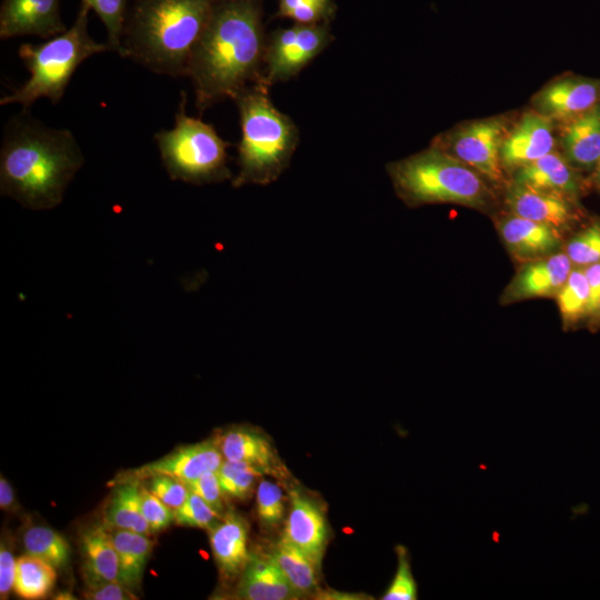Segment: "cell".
Here are the masks:
<instances>
[{
	"mask_svg": "<svg viewBox=\"0 0 600 600\" xmlns=\"http://www.w3.org/2000/svg\"><path fill=\"white\" fill-rule=\"evenodd\" d=\"M553 146L549 121L539 114L527 113L502 141L500 159L508 167H522L550 153Z\"/></svg>",
	"mask_w": 600,
	"mask_h": 600,
	"instance_id": "15",
	"label": "cell"
},
{
	"mask_svg": "<svg viewBox=\"0 0 600 600\" xmlns=\"http://www.w3.org/2000/svg\"><path fill=\"white\" fill-rule=\"evenodd\" d=\"M186 102V93L182 92L174 126L154 136L167 173L172 180L191 184L222 182L231 178L227 152L229 143L211 124L189 116Z\"/></svg>",
	"mask_w": 600,
	"mask_h": 600,
	"instance_id": "7",
	"label": "cell"
},
{
	"mask_svg": "<svg viewBox=\"0 0 600 600\" xmlns=\"http://www.w3.org/2000/svg\"><path fill=\"white\" fill-rule=\"evenodd\" d=\"M140 506L151 532H158L168 528L172 520H174L173 510L146 488H140Z\"/></svg>",
	"mask_w": 600,
	"mask_h": 600,
	"instance_id": "38",
	"label": "cell"
},
{
	"mask_svg": "<svg viewBox=\"0 0 600 600\" xmlns=\"http://www.w3.org/2000/svg\"><path fill=\"white\" fill-rule=\"evenodd\" d=\"M241 139L239 171L232 186L269 184L288 168L299 143L292 119L278 110L269 98V87L254 84L234 98Z\"/></svg>",
	"mask_w": 600,
	"mask_h": 600,
	"instance_id": "4",
	"label": "cell"
},
{
	"mask_svg": "<svg viewBox=\"0 0 600 600\" xmlns=\"http://www.w3.org/2000/svg\"><path fill=\"white\" fill-rule=\"evenodd\" d=\"M0 508L10 512L18 508L13 488L2 476L0 478Z\"/></svg>",
	"mask_w": 600,
	"mask_h": 600,
	"instance_id": "43",
	"label": "cell"
},
{
	"mask_svg": "<svg viewBox=\"0 0 600 600\" xmlns=\"http://www.w3.org/2000/svg\"><path fill=\"white\" fill-rule=\"evenodd\" d=\"M396 553L398 559L397 571L381 599L416 600L418 599V588L411 571L409 552L406 547L398 544Z\"/></svg>",
	"mask_w": 600,
	"mask_h": 600,
	"instance_id": "35",
	"label": "cell"
},
{
	"mask_svg": "<svg viewBox=\"0 0 600 600\" xmlns=\"http://www.w3.org/2000/svg\"><path fill=\"white\" fill-rule=\"evenodd\" d=\"M599 96V84L594 81L566 78L547 87L539 94L537 106L553 118L574 119L597 106Z\"/></svg>",
	"mask_w": 600,
	"mask_h": 600,
	"instance_id": "18",
	"label": "cell"
},
{
	"mask_svg": "<svg viewBox=\"0 0 600 600\" xmlns=\"http://www.w3.org/2000/svg\"><path fill=\"white\" fill-rule=\"evenodd\" d=\"M217 473L226 496L244 499L251 493L257 478L264 472L247 462L224 460Z\"/></svg>",
	"mask_w": 600,
	"mask_h": 600,
	"instance_id": "30",
	"label": "cell"
},
{
	"mask_svg": "<svg viewBox=\"0 0 600 600\" xmlns=\"http://www.w3.org/2000/svg\"><path fill=\"white\" fill-rule=\"evenodd\" d=\"M119 559L120 581L129 588L138 586L152 550V541L147 534L109 529Z\"/></svg>",
	"mask_w": 600,
	"mask_h": 600,
	"instance_id": "24",
	"label": "cell"
},
{
	"mask_svg": "<svg viewBox=\"0 0 600 600\" xmlns=\"http://www.w3.org/2000/svg\"><path fill=\"white\" fill-rule=\"evenodd\" d=\"M566 253L572 264L587 267L600 262V222L578 232L567 244Z\"/></svg>",
	"mask_w": 600,
	"mask_h": 600,
	"instance_id": "33",
	"label": "cell"
},
{
	"mask_svg": "<svg viewBox=\"0 0 600 600\" xmlns=\"http://www.w3.org/2000/svg\"><path fill=\"white\" fill-rule=\"evenodd\" d=\"M572 270L566 252H554L523 266L504 292L506 302L557 296Z\"/></svg>",
	"mask_w": 600,
	"mask_h": 600,
	"instance_id": "13",
	"label": "cell"
},
{
	"mask_svg": "<svg viewBox=\"0 0 600 600\" xmlns=\"http://www.w3.org/2000/svg\"><path fill=\"white\" fill-rule=\"evenodd\" d=\"M268 556L274 561L299 597L317 589L319 566L282 537Z\"/></svg>",
	"mask_w": 600,
	"mask_h": 600,
	"instance_id": "25",
	"label": "cell"
},
{
	"mask_svg": "<svg viewBox=\"0 0 600 600\" xmlns=\"http://www.w3.org/2000/svg\"><path fill=\"white\" fill-rule=\"evenodd\" d=\"M128 0H82L103 22L111 51L120 53L121 40L127 20Z\"/></svg>",
	"mask_w": 600,
	"mask_h": 600,
	"instance_id": "31",
	"label": "cell"
},
{
	"mask_svg": "<svg viewBox=\"0 0 600 600\" xmlns=\"http://www.w3.org/2000/svg\"><path fill=\"white\" fill-rule=\"evenodd\" d=\"M216 0H136L120 56L158 74L187 77Z\"/></svg>",
	"mask_w": 600,
	"mask_h": 600,
	"instance_id": "3",
	"label": "cell"
},
{
	"mask_svg": "<svg viewBox=\"0 0 600 600\" xmlns=\"http://www.w3.org/2000/svg\"><path fill=\"white\" fill-rule=\"evenodd\" d=\"M282 538L320 566L328 528L322 508L300 490L291 492V506Z\"/></svg>",
	"mask_w": 600,
	"mask_h": 600,
	"instance_id": "11",
	"label": "cell"
},
{
	"mask_svg": "<svg viewBox=\"0 0 600 600\" xmlns=\"http://www.w3.org/2000/svg\"><path fill=\"white\" fill-rule=\"evenodd\" d=\"M266 43L260 0H216L188 67L199 113L264 84Z\"/></svg>",
	"mask_w": 600,
	"mask_h": 600,
	"instance_id": "1",
	"label": "cell"
},
{
	"mask_svg": "<svg viewBox=\"0 0 600 600\" xmlns=\"http://www.w3.org/2000/svg\"><path fill=\"white\" fill-rule=\"evenodd\" d=\"M60 0H3L0 9V39L34 36L50 39L66 31Z\"/></svg>",
	"mask_w": 600,
	"mask_h": 600,
	"instance_id": "10",
	"label": "cell"
},
{
	"mask_svg": "<svg viewBox=\"0 0 600 600\" xmlns=\"http://www.w3.org/2000/svg\"><path fill=\"white\" fill-rule=\"evenodd\" d=\"M507 203L514 216L557 229L574 219L573 209L566 196L518 182L509 189Z\"/></svg>",
	"mask_w": 600,
	"mask_h": 600,
	"instance_id": "14",
	"label": "cell"
},
{
	"mask_svg": "<svg viewBox=\"0 0 600 600\" xmlns=\"http://www.w3.org/2000/svg\"><path fill=\"white\" fill-rule=\"evenodd\" d=\"M333 40L327 23L299 24L278 29L268 38L263 59V81L270 87L296 77Z\"/></svg>",
	"mask_w": 600,
	"mask_h": 600,
	"instance_id": "8",
	"label": "cell"
},
{
	"mask_svg": "<svg viewBox=\"0 0 600 600\" xmlns=\"http://www.w3.org/2000/svg\"><path fill=\"white\" fill-rule=\"evenodd\" d=\"M516 182L563 196L576 194L578 191L572 170L560 156L552 152L520 167Z\"/></svg>",
	"mask_w": 600,
	"mask_h": 600,
	"instance_id": "23",
	"label": "cell"
},
{
	"mask_svg": "<svg viewBox=\"0 0 600 600\" xmlns=\"http://www.w3.org/2000/svg\"><path fill=\"white\" fill-rule=\"evenodd\" d=\"M237 597L246 600H288L299 594L269 557L251 554L240 574Z\"/></svg>",
	"mask_w": 600,
	"mask_h": 600,
	"instance_id": "19",
	"label": "cell"
},
{
	"mask_svg": "<svg viewBox=\"0 0 600 600\" xmlns=\"http://www.w3.org/2000/svg\"><path fill=\"white\" fill-rule=\"evenodd\" d=\"M84 157L68 129L44 126L20 114L3 131L0 148V192L30 210L59 206Z\"/></svg>",
	"mask_w": 600,
	"mask_h": 600,
	"instance_id": "2",
	"label": "cell"
},
{
	"mask_svg": "<svg viewBox=\"0 0 600 600\" xmlns=\"http://www.w3.org/2000/svg\"><path fill=\"white\" fill-rule=\"evenodd\" d=\"M597 183L600 186V160L598 162L597 173H596Z\"/></svg>",
	"mask_w": 600,
	"mask_h": 600,
	"instance_id": "44",
	"label": "cell"
},
{
	"mask_svg": "<svg viewBox=\"0 0 600 600\" xmlns=\"http://www.w3.org/2000/svg\"><path fill=\"white\" fill-rule=\"evenodd\" d=\"M562 320L570 326L588 314L589 286L583 268H572L567 281L557 293Z\"/></svg>",
	"mask_w": 600,
	"mask_h": 600,
	"instance_id": "29",
	"label": "cell"
},
{
	"mask_svg": "<svg viewBox=\"0 0 600 600\" xmlns=\"http://www.w3.org/2000/svg\"><path fill=\"white\" fill-rule=\"evenodd\" d=\"M594 316L600 318V301H599V306H598V309H597Z\"/></svg>",
	"mask_w": 600,
	"mask_h": 600,
	"instance_id": "45",
	"label": "cell"
},
{
	"mask_svg": "<svg viewBox=\"0 0 600 600\" xmlns=\"http://www.w3.org/2000/svg\"><path fill=\"white\" fill-rule=\"evenodd\" d=\"M86 597L93 600L134 599L129 587L119 580L88 581Z\"/></svg>",
	"mask_w": 600,
	"mask_h": 600,
	"instance_id": "40",
	"label": "cell"
},
{
	"mask_svg": "<svg viewBox=\"0 0 600 600\" xmlns=\"http://www.w3.org/2000/svg\"><path fill=\"white\" fill-rule=\"evenodd\" d=\"M84 581L119 580V559L109 529L93 526L80 539Z\"/></svg>",
	"mask_w": 600,
	"mask_h": 600,
	"instance_id": "21",
	"label": "cell"
},
{
	"mask_svg": "<svg viewBox=\"0 0 600 600\" xmlns=\"http://www.w3.org/2000/svg\"><path fill=\"white\" fill-rule=\"evenodd\" d=\"M57 579L56 567L26 553L17 559L13 590L23 599H40L47 596Z\"/></svg>",
	"mask_w": 600,
	"mask_h": 600,
	"instance_id": "27",
	"label": "cell"
},
{
	"mask_svg": "<svg viewBox=\"0 0 600 600\" xmlns=\"http://www.w3.org/2000/svg\"><path fill=\"white\" fill-rule=\"evenodd\" d=\"M149 478L148 490L173 511L180 508L190 494L188 484L182 480L161 473Z\"/></svg>",
	"mask_w": 600,
	"mask_h": 600,
	"instance_id": "37",
	"label": "cell"
},
{
	"mask_svg": "<svg viewBox=\"0 0 600 600\" xmlns=\"http://www.w3.org/2000/svg\"><path fill=\"white\" fill-rule=\"evenodd\" d=\"M174 521L179 526L211 530L223 518L212 509L200 496L190 491L186 502L173 511Z\"/></svg>",
	"mask_w": 600,
	"mask_h": 600,
	"instance_id": "34",
	"label": "cell"
},
{
	"mask_svg": "<svg viewBox=\"0 0 600 600\" xmlns=\"http://www.w3.org/2000/svg\"><path fill=\"white\" fill-rule=\"evenodd\" d=\"M17 569V559H14L11 549L4 540L0 547V596L4 599L13 589Z\"/></svg>",
	"mask_w": 600,
	"mask_h": 600,
	"instance_id": "41",
	"label": "cell"
},
{
	"mask_svg": "<svg viewBox=\"0 0 600 600\" xmlns=\"http://www.w3.org/2000/svg\"><path fill=\"white\" fill-rule=\"evenodd\" d=\"M398 194L410 204L458 203L479 208L488 190L468 164L439 148H431L389 164Z\"/></svg>",
	"mask_w": 600,
	"mask_h": 600,
	"instance_id": "6",
	"label": "cell"
},
{
	"mask_svg": "<svg viewBox=\"0 0 600 600\" xmlns=\"http://www.w3.org/2000/svg\"><path fill=\"white\" fill-rule=\"evenodd\" d=\"M224 458L216 439L179 447L159 460L144 464L132 473L137 478H149L161 473L190 483L211 471H218Z\"/></svg>",
	"mask_w": 600,
	"mask_h": 600,
	"instance_id": "12",
	"label": "cell"
},
{
	"mask_svg": "<svg viewBox=\"0 0 600 600\" xmlns=\"http://www.w3.org/2000/svg\"><path fill=\"white\" fill-rule=\"evenodd\" d=\"M26 553L38 557L56 568L64 566L70 556V547L64 538L51 528L33 526L22 538Z\"/></svg>",
	"mask_w": 600,
	"mask_h": 600,
	"instance_id": "28",
	"label": "cell"
},
{
	"mask_svg": "<svg viewBox=\"0 0 600 600\" xmlns=\"http://www.w3.org/2000/svg\"><path fill=\"white\" fill-rule=\"evenodd\" d=\"M106 523L109 528L152 533L141 511L137 482H124L116 489L106 512Z\"/></svg>",
	"mask_w": 600,
	"mask_h": 600,
	"instance_id": "26",
	"label": "cell"
},
{
	"mask_svg": "<svg viewBox=\"0 0 600 600\" xmlns=\"http://www.w3.org/2000/svg\"><path fill=\"white\" fill-rule=\"evenodd\" d=\"M91 9L82 3L70 28L40 44L23 43L19 57L29 71L28 80L0 99L1 106L20 104L24 109L38 99L58 103L78 67L90 57L111 51L108 43L96 41L88 31Z\"/></svg>",
	"mask_w": 600,
	"mask_h": 600,
	"instance_id": "5",
	"label": "cell"
},
{
	"mask_svg": "<svg viewBox=\"0 0 600 600\" xmlns=\"http://www.w3.org/2000/svg\"><path fill=\"white\" fill-rule=\"evenodd\" d=\"M278 16L299 24L328 23L334 13L332 0H278Z\"/></svg>",
	"mask_w": 600,
	"mask_h": 600,
	"instance_id": "32",
	"label": "cell"
},
{
	"mask_svg": "<svg viewBox=\"0 0 600 600\" xmlns=\"http://www.w3.org/2000/svg\"><path fill=\"white\" fill-rule=\"evenodd\" d=\"M190 491L200 496L220 516H223V491L217 471L202 474L194 481L187 483Z\"/></svg>",
	"mask_w": 600,
	"mask_h": 600,
	"instance_id": "39",
	"label": "cell"
},
{
	"mask_svg": "<svg viewBox=\"0 0 600 600\" xmlns=\"http://www.w3.org/2000/svg\"><path fill=\"white\" fill-rule=\"evenodd\" d=\"M210 544L220 573L232 579L242 573L251 554L248 551V524L237 513L228 512L210 530Z\"/></svg>",
	"mask_w": 600,
	"mask_h": 600,
	"instance_id": "17",
	"label": "cell"
},
{
	"mask_svg": "<svg viewBox=\"0 0 600 600\" xmlns=\"http://www.w3.org/2000/svg\"><path fill=\"white\" fill-rule=\"evenodd\" d=\"M224 460L247 462L263 472H280V462L266 436L246 427L228 429L216 440Z\"/></svg>",
	"mask_w": 600,
	"mask_h": 600,
	"instance_id": "20",
	"label": "cell"
},
{
	"mask_svg": "<svg viewBox=\"0 0 600 600\" xmlns=\"http://www.w3.org/2000/svg\"><path fill=\"white\" fill-rule=\"evenodd\" d=\"M499 231L509 251L522 260L550 256L560 247L557 228L514 214L502 220Z\"/></svg>",
	"mask_w": 600,
	"mask_h": 600,
	"instance_id": "16",
	"label": "cell"
},
{
	"mask_svg": "<svg viewBox=\"0 0 600 600\" xmlns=\"http://www.w3.org/2000/svg\"><path fill=\"white\" fill-rule=\"evenodd\" d=\"M589 286L588 314L594 316L600 301V262L583 267Z\"/></svg>",
	"mask_w": 600,
	"mask_h": 600,
	"instance_id": "42",
	"label": "cell"
},
{
	"mask_svg": "<svg viewBox=\"0 0 600 600\" xmlns=\"http://www.w3.org/2000/svg\"><path fill=\"white\" fill-rule=\"evenodd\" d=\"M563 147L573 163L590 168L600 160V106L572 119L563 134Z\"/></svg>",
	"mask_w": 600,
	"mask_h": 600,
	"instance_id": "22",
	"label": "cell"
},
{
	"mask_svg": "<svg viewBox=\"0 0 600 600\" xmlns=\"http://www.w3.org/2000/svg\"><path fill=\"white\" fill-rule=\"evenodd\" d=\"M503 126L498 120L477 121L448 138L456 158L492 181L502 177L500 149Z\"/></svg>",
	"mask_w": 600,
	"mask_h": 600,
	"instance_id": "9",
	"label": "cell"
},
{
	"mask_svg": "<svg viewBox=\"0 0 600 600\" xmlns=\"http://www.w3.org/2000/svg\"><path fill=\"white\" fill-rule=\"evenodd\" d=\"M257 512L266 526L277 524L283 517L284 503L281 488L269 480H261L257 489Z\"/></svg>",
	"mask_w": 600,
	"mask_h": 600,
	"instance_id": "36",
	"label": "cell"
}]
</instances>
